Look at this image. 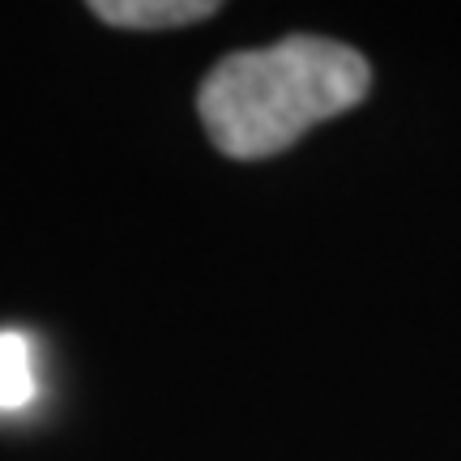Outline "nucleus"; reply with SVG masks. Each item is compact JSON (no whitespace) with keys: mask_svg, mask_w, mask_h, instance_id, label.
Here are the masks:
<instances>
[{"mask_svg":"<svg viewBox=\"0 0 461 461\" xmlns=\"http://www.w3.org/2000/svg\"><path fill=\"white\" fill-rule=\"evenodd\" d=\"M367 90L372 68L355 48L291 34L218 60L197 90V112L227 158H269L321 120L359 107Z\"/></svg>","mask_w":461,"mask_h":461,"instance_id":"f257e3e1","label":"nucleus"},{"mask_svg":"<svg viewBox=\"0 0 461 461\" xmlns=\"http://www.w3.org/2000/svg\"><path fill=\"white\" fill-rule=\"evenodd\" d=\"M90 14L124 31H171L218 14L214 0H95Z\"/></svg>","mask_w":461,"mask_h":461,"instance_id":"f03ea898","label":"nucleus"},{"mask_svg":"<svg viewBox=\"0 0 461 461\" xmlns=\"http://www.w3.org/2000/svg\"><path fill=\"white\" fill-rule=\"evenodd\" d=\"M34 397L31 342L22 333H0V411H22Z\"/></svg>","mask_w":461,"mask_h":461,"instance_id":"7ed1b4c3","label":"nucleus"}]
</instances>
